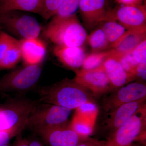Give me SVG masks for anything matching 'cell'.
I'll list each match as a JSON object with an SVG mask.
<instances>
[{
    "label": "cell",
    "instance_id": "obj_13",
    "mask_svg": "<svg viewBox=\"0 0 146 146\" xmlns=\"http://www.w3.org/2000/svg\"><path fill=\"white\" fill-rule=\"evenodd\" d=\"M79 9L88 29L94 28L100 23L110 21L112 10L108 8L107 0H80Z\"/></svg>",
    "mask_w": 146,
    "mask_h": 146
},
{
    "label": "cell",
    "instance_id": "obj_14",
    "mask_svg": "<svg viewBox=\"0 0 146 146\" xmlns=\"http://www.w3.org/2000/svg\"><path fill=\"white\" fill-rule=\"evenodd\" d=\"M102 66L115 89L136 80L134 76L126 72L120 62L114 56L108 58Z\"/></svg>",
    "mask_w": 146,
    "mask_h": 146
},
{
    "label": "cell",
    "instance_id": "obj_15",
    "mask_svg": "<svg viewBox=\"0 0 146 146\" xmlns=\"http://www.w3.org/2000/svg\"><path fill=\"white\" fill-rule=\"evenodd\" d=\"M53 53L63 65L75 71L81 68L86 54L82 47H65L56 46Z\"/></svg>",
    "mask_w": 146,
    "mask_h": 146
},
{
    "label": "cell",
    "instance_id": "obj_1",
    "mask_svg": "<svg viewBox=\"0 0 146 146\" xmlns=\"http://www.w3.org/2000/svg\"><path fill=\"white\" fill-rule=\"evenodd\" d=\"M42 103L56 105L72 110L88 103H95V98L74 80L66 78L40 91Z\"/></svg>",
    "mask_w": 146,
    "mask_h": 146
},
{
    "label": "cell",
    "instance_id": "obj_10",
    "mask_svg": "<svg viewBox=\"0 0 146 146\" xmlns=\"http://www.w3.org/2000/svg\"><path fill=\"white\" fill-rule=\"evenodd\" d=\"M146 99L125 104L114 111L101 116L98 127L108 138L129 119L136 112L146 105Z\"/></svg>",
    "mask_w": 146,
    "mask_h": 146
},
{
    "label": "cell",
    "instance_id": "obj_9",
    "mask_svg": "<svg viewBox=\"0 0 146 146\" xmlns=\"http://www.w3.org/2000/svg\"><path fill=\"white\" fill-rule=\"evenodd\" d=\"M110 21H119L131 33L146 34L145 5H121L112 10Z\"/></svg>",
    "mask_w": 146,
    "mask_h": 146
},
{
    "label": "cell",
    "instance_id": "obj_25",
    "mask_svg": "<svg viewBox=\"0 0 146 146\" xmlns=\"http://www.w3.org/2000/svg\"><path fill=\"white\" fill-rule=\"evenodd\" d=\"M27 121V120L8 130L0 131V146L8 144L12 138L20 134L26 127Z\"/></svg>",
    "mask_w": 146,
    "mask_h": 146
},
{
    "label": "cell",
    "instance_id": "obj_36",
    "mask_svg": "<svg viewBox=\"0 0 146 146\" xmlns=\"http://www.w3.org/2000/svg\"><path fill=\"white\" fill-rule=\"evenodd\" d=\"M1 146H10V145H9V144H6V145H3Z\"/></svg>",
    "mask_w": 146,
    "mask_h": 146
},
{
    "label": "cell",
    "instance_id": "obj_34",
    "mask_svg": "<svg viewBox=\"0 0 146 146\" xmlns=\"http://www.w3.org/2000/svg\"><path fill=\"white\" fill-rule=\"evenodd\" d=\"M10 1V0H0V7L4 5Z\"/></svg>",
    "mask_w": 146,
    "mask_h": 146
},
{
    "label": "cell",
    "instance_id": "obj_17",
    "mask_svg": "<svg viewBox=\"0 0 146 146\" xmlns=\"http://www.w3.org/2000/svg\"><path fill=\"white\" fill-rule=\"evenodd\" d=\"M44 0H10L0 7V14L12 11H23L40 14Z\"/></svg>",
    "mask_w": 146,
    "mask_h": 146
},
{
    "label": "cell",
    "instance_id": "obj_5",
    "mask_svg": "<svg viewBox=\"0 0 146 146\" xmlns=\"http://www.w3.org/2000/svg\"><path fill=\"white\" fill-rule=\"evenodd\" d=\"M72 110L50 104H37L29 116L27 127L35 131L68 123Z\"/></svg>",
    "mask_w": 146,
    "mask_h": 146
},
{
    "label": "cell",
    "instance_id": "obj_32",
    "mask_svg": "<svg viewBox=\"0 0 146 146\" xmlns=\"http://www.w3.org/2000/svg\"><path fill=\"white\" fill-rule=\"evenodd\" d=\"M13 146H29V140L23 138L21 136V133L18 134Z\"/></svg>",
    "mask_w": 146,
    "mask_h": 146
},
{
    "label": "cell",
    "instance_id": "obj_33",
    "mask_svg": "<svg viewBox=\"0 0 146 146\" xmlns=\"http://www.w3.org/2000/svg\"><path fill=\"white\" fill-rule=\"evenodd\" d=\"M29 146H44L40 141L36 139L29 140Z\"/></svg>",
    "mask_w": 146,
    "mask_h": 146
},
{
    "label": "cell",
    "instance_id": "obj_3",
    "mask_svg": "<svg viewBox=\"0 0 146 146\" xmlns=\"http://www.w3.org/2000/svg\"><path fill=\"white\" fill-rule=\"evenodd\" d=\"M146 98L145 84L131 82L104 94L98 99L100 115L114 111L123 105Z\"/></svg>",
    "mask_w": 146,
    "mask_h": 146
},
{
    "label": "cell",
    "instance_id": "obj_22",
    "mask_svg": "<svg viewBox=\"0 0 146 146\" xmlns=\"http://www.w3.org/2000/svg\"><path fill=\"white\" fill-rule=\"evenodd\" d=\"M145 39L146 34H134L127 31L125 36L115 49L118 52H130Z\"/></svg>",
    "mask_w": 146,
    "mask_h": 146
},
{
    "label": "cell",
    "instance_id": "obj_6",
    "mask_svg": "<svg viewBox=\"0 0 146 146\" xmlns=\"http://www.w3.org/2000/svg\"><path fill=\"white\" fill-rule=\"evenodd\" d=\"M146 105L107 138L105 146H128L146 139Z\"/></svg>",
    "mask_w": 146,
    "mask_h": 146
},
{
    "label": "cell",
    "instance_id": "obj_11",
    "mask_svg": "<svg viewBox=\"0 0 146 146\" xmlns=\"http://www.w3.org/2000/svg\"><path fill=\"white\" fill-rule=\"evenodd\" d=\"M75 73L74 80L97 99L115 89L102 65L92 70H78Z\"/></svg>",
    "mask_w": 146,
    "mask_h": 146
},
{
    "label": "cell",
    "instance_id": "obj_29",
    "mask_svg": "<svg viewBox=\"0 0 146 146\" xmlns=\"http://www.w3.org/2000/svg\"><path fill=\"white\" fill-rule=\"evenodd\" d=\"M106 143V140H99L88 137L84 139L77 146H105Z\"/></svg>",
    "mask_w": 146,
    "mask_h": 146
},
{
    "label": "cell",
    "instance_id": "obj_2",
    "mask_svg": "<svg viewBox=\"0 0 146 146\" xmlns=\"http://www.w3.org/2000/svg\"><path fill=\"white\" fill-rule=\"evenodd\" d=\"M44 35L56 46L68 47L82 46L88 35L76 14L54 16L45 28Z\"/></svg>",
    "mask_w": 146,
    "mask_h": 146
},
{
    "label": "cell",
    "instance_id": "obj_4",
    "mask_svg": "<svg viewBox=\"0 0 146 146\" xmlns=\"http://www.w3.org/2000/svg\"><path fill=\"white\" fill-rule=\"evenodd\" d=\"M42 73L40 64L25 65L6 74L0 81V92L21 94L33 88Z\"/></svg>",
    "mask_w": 146,
    "mask_h": 146
},
{
    "label": "cell",
    "instance_id": "obj_23",
    "mask_svg": "<svg viewBox=\"0 0 146 146\" xmlns=\"http://www.w3.org/2000/svg\"><path fill=\"white\" fill-rule=\"evenodd\" d=\"M112 56L117 59L126 72L135 76L136 69L139 64L134 60L131 52L120 53L116 51L115 54Z\"/></svg>",
    "mask_w": 146,
    "mask_h": 146
},
{
    "label": "cell",
    "instance_id": "obj_35",
    "mask_svg": "<svg viewBox=\"0 0 146 146\" xmlns=\"http://www.w3.org/2000/svg\"><path fill=\"white\" fill-rule=\"evenodd\" d=\"M128 146H146V145H145V144L134 143L133 142Z\"/></svg>",
    "mask_w": 146,
    "mask_h": 146
},
{
    "label": "cell",
    "instance_id": "obj_31",
    "mask_svg": "<svg viewBox=\"0 0 146 146\" xmlns=\"http://www.w3.org/2000/svg\"><path fill=\"white\" fill-rule=\"evenodd\" d=\"M121 5H141L143 0H115Z\"/></svg>",
    "mask_w": 146,
    "mask_h": 146
},
{
    "label": "cell",
    "instance_id": "obj_20",
    "mask_svg": "<svg viewBox=\"0 0 146 146\" xmlns=\"http://www.w3.org/2000/svg\"><path fill=\"white\" fill-rule=\"evenodd\" d=\"M116 52L115 49H110L100 52H93L86 56L81 67V69L90 70L99 67L108 58Z\"/></svg>",
    "mask_w": 146,
    "mask_h": 146
},
{
    "label": "cell",
    "instance_id": "obj_30",
    "mask_svg": "<svg viewBox=\"0 0 146 146\" xmlns=\"http://www.w3.org/2000/svg\"><path fill=\"white\" fill-rule=\"evenodd\" d=\"M146 63L139 64L136 69L135 77L136 79L138 78L143 81H145L146 79Z\"/></svg>",
    "mask_w": 146,
    "mask_h": 146
},
{
    "label": "cell",
    "instance_id": "obj_16",
    "mask_svg": "<svg viewBox=\"0 0 146 146\" xmlns=\"http://www.w3.org/2000/svg\"><path fill=\"white\" fill-rule=\"evenodd\" d=\"M22 58L25 65L40 64L44 58L46 47L37 38L20 40Z\"/></svg>",
    "mask_w": 146,
    "mask_h": 146
},
{
    "label": "cell",
    "instance_id": "obj_21",
    "mask_svg": "<svg viewBox=\"0 0 146 146\" xmlns=\"http://www.w3.org/2000/svg\"><path fill=\"white\" fill-rule=\"evenodd\" d=\"M86 40L94 52L111 49L110 44L101 28L95 29L87 35Z\"/></svg>",
    "mask_w": 146,
    "mask_h": 146
},
{
    "label": "cell",
    "instance_id": "obj_8",
    "mask_svg": "<svg viewBox=\"0 0 146 146\" xmlns=\"http://www.w3.org/2000/svg\"><path fill=\"white\" fill-rule=\"evenodd\" d=\"M0 28L22 39L37 38L41 31L40 25L35 18L19 14L15 11L0 14Z\"/></svg>",
    "mask_w": 146,
    "mask_h": 146
},
{
    "label": "cell",
    "instance_id": "obj_27",
    "mask_svg": "<svg viewBox=\"0 0 146 146\" xmlns=\"http://www.w3.org/2000/svg\"><path fill=\"white\" fill-rule=\"evenodd\" d=\"M14 39L7 33L0 30V64Z\"/></svg>",
    "mask_w": 146,
    "mask_h": 146
},
{
    "label": "cell",
    "instance_id": "obj_12",
    "mask_svg": "<svg viewBox=\"0 0 146 146\" xmlns=\"http://www.w3.org/2000/svg\"><path fill=\"white\" fill-rule=\"evenodd\" d=\"M35 132L50 146H77L86 138L80 136L68 123L43 129Z\"/></svg>",
    "mask_w": 146,
    "mask_h": 146
},
{
    "label": "cell",
    "instance_id": "obj_18",
    "mask_svg": "<svg viewBox=\"0 0 146 146\" xmlns=\"http://www.w3.org/2000/svg\"><path fill=\"white\" fill-rule=\"evenodd\" d=\"M101 29L108 40L111 49H115L119 44L126 34L125 28L117 21H104Z\"/></svg>",
    "mask_w": 146,
    "mask_h": 146
},
{
    "label": "cell",
    "instance_id": "obj_19",
    "mask_svg": "<svg viewBox=\"0 0 146 146\" xmlns=\"http://www.w3.org/2000/svg\"><path fill=\"white\" fill-rule=\"evenodd\" d=\"M22 58L20 41L15 39L9 48L0 64V69L5 70L13 68Z\"/></svg>",
    "mask_w": 146,
    "mask_h": 146
},
{
    "label": "cell",
    "instance_id": "obj_24",
    "mask_svg": "<svg viewBox=\"0 0 146 146\" xmlns=\"http://www.w3.org/2000/svg\"><path fill=\"white\" fill-rule=\"evenodd\" d=\"M64 1L44 0L40 15L45 20H48L56 14Z\"/></svg>",
    "mask_w": 146,
    "mask_h": 146
},
{
    "label": "cell",
    "instance_id": "obj_7",
    "mask_svg": "<svg viewBox=\"0 0 146 146\" xmlns=\"http://www.w3.org/2000/svg\"><path fill=\"white\" fill-rule=\"evenodd\" d=\"M37 104L29 99L17 97L0 105V131L8 130L27 121Z\"/></svg>",
    "mask_w": 146,
    "mask_h": 146
},
{
    "label": "cell",
    "instance_id": "obj_26",
    "mask_svg": "<svg viewBox=\"0 0 146 146\" xmlns=\"http://www.w3.org/2000/svg\"><path fill=\"white\" fill-rule=\"evenodd\" d=\"M80 0H64L54 16L65 17L76 14L79 9Z\"/></svg>",
    "mask_w": 146,
    "mask_h": 146
},
{
    "label": "cell",
    "instance_id": "obj_28",
    "mask_svg": "<svg viewBox=\"0 0 146 146\" xmlns=\"http://www.w3.org/2000/svg\"><path fill=\"white\" fill-rule=\"evenodd\" d=\"M131 53L138 64L146 63V39L137 45L131 51Z\"/></svg>",
    "mask_w": 146,
    "mask_h": 146
}]
</instances>
